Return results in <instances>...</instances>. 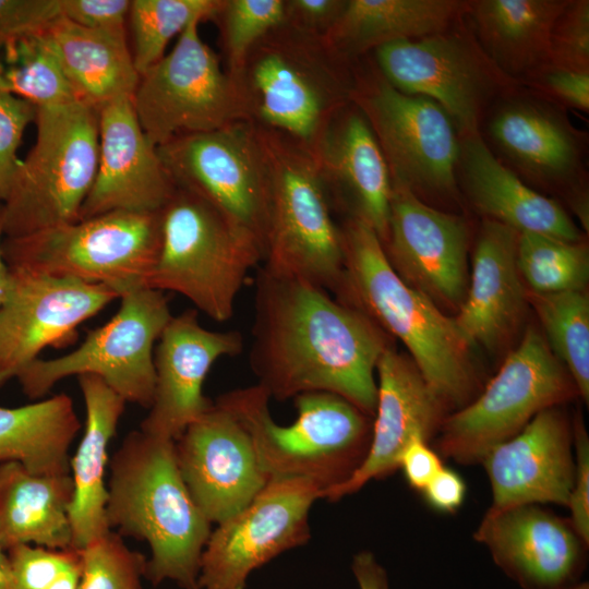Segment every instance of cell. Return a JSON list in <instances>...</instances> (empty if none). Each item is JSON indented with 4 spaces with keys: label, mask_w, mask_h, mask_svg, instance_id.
<instances>
[{
    "label": "cell",
    "mask_w": 589,
    "mask_h": 589,
    "mask_svg": "<svg viewBox=\"0 0 589 589\" xmlns=\"http://www.w3.org/2000/svg\"><path fill=\"white\" fill-rule=\"evenodd\" d=\"M161 245V213L115 211L4 238L9 267L106 286L119 297L146 288Z\"/></svg>",
    "instance_id": "obj_9"
},
{
    "label": "cell",
    "mask_w": 589,
    "mask_h": 589,
    "mask_svg": "<svg viewBox=\"0 0 589 589\" xmlns=\"http://www.w3.org/2000/svg\"><path fill=\"white\" fill-rule=\"evenodd\" d=\"M377 399L369 450L361 466L323 498L337 501L358 492L371 480L397 469L402 452L414 438L429 442L438 433L448 410L410 357L393 347L376 365Z\"/></svg>",
    "instance_id": "obj_23"
},
{
    "label": "cell",
    "mask_w": 589,
    "mask_h": 589,
    "mask_svg": "<svg viewBox=\"0 0 589 589\" xmlns=\"http://www.w3.org/2000/svg\"><path fill=\"white\" fill-rule=\"evenodd\" d=\"M520 276L536 293L584 290L589 278L585 242L538 233H519L516 254Z\"/></svg>",
    "instance_id": "obj_38"
},
{
    "label": "cell",
    "mask_w": 589,
    "mask_h": 589,
    "mask_svg": "<svg viewBox=\"0 0 589 589\" xmlns=\"http://www.w3.org/2000/svg\"><path fill=\"white\" fill-rule=\"evenodd\" d=\"M193 21L171 51L140 75L132 104L155 146L249 120L241 93Z\"/></svg>",
    "instance_id": "obj_14"
},
{
    "label": "cell",
    "mask_w": 589,
    "mask_h": 589,
    "mask_svg": "<svg viewBox=\"0 0 589 589\" xmlns=\"http://www.w3.org/2000/svg\"><path fill=\"white\" fill-rule=\"evenodd\" d=\"M254 310L250 365L271 398L328 392L374 416L376 365L390 345L373 321L323 288L261 267Z\"/></svg>",
    "instance_id": "obj_1"
},
{
    "label": "cell",
    "mask_w": 589,
    "mask_h": 589,
    "mask_svg": "<svg viewBox=\"0 0 589 589\" xmlns=\"http://www.w3.org/2000/svg\"><path fill=\"white\" fill-rule=\"evenodd\" d=\"M157 148L177 188L208 202L252 235L264 250L269 180L261 139L252 121L181 135Z\"/></svg>",
    "instance_id": "obj_15"
},
{
    "label": "cell",
    "mask_w": 589,
    "mask_h": 589,
    "mask_svg": "<svg viewBox=\"0 0 589 589\" xmlns=\"http://www.w3.org/2000/svg\"><path fill=\"white\" fill-rule=\"evenodd\" d=\"M86 420L83 437L70 460L73 498L69 508L72 548L82 550L110 529L106 518L105 471L108 446L116 434L125 400L94 374L77 376Z\"/></svg>",
    "instance_id": "obj_29"
},
{
    "label": "cell",
    "mask_w": 589,
    "mask_h": 589,
    "mask_svg": "<svg viewBox=\"0 0 589 589\" xmlns=\"http://www.w3.org/2000/svg\"><path fill=\"white\" fill-rule=\"evenodd\" d=\"M47 27L23 34L0 52V89L36 107L77 101Z\"/></svg>",
    "instance_id": "obj_35"
},
{
    "label": "cell",
    "mask_w": 589,
    "mask_h": 589,
    "mask_svg": "<svg viewBox=\"0 0 589 589\" xmlns=\"http://www.w3.org/2000/svg\"><path fill=\"white\" fill-rule=\"evenodd\" d=\"M70 473L36 474L17 461L0 464V543L72 548Z\"/></svg>",
    "instance_id": "obj_32"
},
{
    "label": "cell",
    "mask_w": 589,
    "mask_h": 589,
    "mask_svg": "<svg viewBox=\"0 0 589 589\" xmlns=\"http://www.w3.org/2000/svg\"><path fill=\"white\" fill-rule=\"evenodd\" d=\"M339 228L344 268L333 291L335 298L398 338L447 409L458 410L469 404L478 377L471 347L454 318L399 277L371 227L346 218Z\"/></svg>",
    "instance_id": "obj_2"
},
{
    "label": "cell",
    "mask_w": 589,
    "mask_h": 589,
    "mask_svg": "<svg viewBox=\"0 0 589 589\" xmlns=\"http://www.w3.org/2000/svg\"><path fill=\"white\" fill-rule=\"evenodd\" d=\"M332 209L387 235L392 181L378 143L362 112L350 103L310 149Z\"/></svg>",
    "instance_id": "obj_26"
},
{
    "label": "cell",
    "mask_w": 589,
    "mask_h": 589,
    "mask_svg": "<svg viewBox=\"0 0 589 589\" xmlns=\"http://www.w3.org/2000/svg\"><path fill=\"white\" fill-rule=\"evenodd\" d=\"M573 443V423L554 406L494 446L481 461L492 489L490 508L549 503L567 507L575 472Z\"/></svg>",
    "instance_id": "obj_25"
},
{
    "label": "cell",
    "mask_w": 589,
    "mask_h": 589,
    "mask_svg": "<svg viewBox=\"0 0 589 589\" xmlns=\"http://www.w3.org/2000/svg\"><path fill=\"white\" fill-rule=\"evenodd\" d=\"M519 232L484 219L479 230L470 285L454 317L472 348L498 347L520 324L528 302L517 267Z\"/></svg>",
    "instance_id": "obj_27"
},
{
    "label": "cell",
    "mask_w": 589,
    "mask_h": 589,
    "mask_svg": "<svg viewBox=\"0 0 589 589\" xmlns=\"http://www.w3.org/2000/svg\"><path fill=\"white\" fill-rule=\"evenodd\" d=\"M354 64L322 36L284 22L253 47L233 81L250 121L312 149L351 103Z\"/></svg>",
    "instance_id": "obj_4"
},
{
    "label": "cell",
    "mask_w": 589,
    "mask_h": 589,
    "mask_svg": "<svg viewBox=\"0 0 589 589\" xmlns=\"http://www.w3.org/2000/svg\"><path fill=\"white\" fill-rule=\"evenodd\" d=\"M218 0H132L130 49L141 75L165 56L169 41L193 21H211Z\"/></svg>",
    "instance_id": "obj_37"
},
{
    "label": "cell",
    "mask_w": 589,
    "mask_h": 589,
    "mask_svg": "<svg viewBox=\"0 0 589 589\" xmlns=\"http://www.w3.org/2000/svg\"><path fill=\"white\" fill-rule=\"evenodd\" d=\"M482 128L519 178L566 193L585 184L586 134L564 108L519 86L491 107Z\"/></svg>",
    "instance_id": "obj_20"
},
{
    "label": "cell",
    "mask_w": 589,
    "mask_h": 589,
    "mask_svg": "<svg viewBox=\"0 0 589 589\" xmlns=\"http://www.w3.org/2000/svg\"><path fill=\"white\" fill-rule=\"evenodd\" d=\"M370 55L395 88L436 103L459 137L480 134L491 107L520 86L484 53L466 17L446 32L393 41Z\"/></svg>",
    "instance_id": "obj_12"
},
{
    "label": "cell",
    "mask_w": 589,
    "mask_h": 589,
    "mask_svg": "<svg viewBox=\"0 0 589 589\" xmlns=\"http://www.w3.org/2000/svg\"><path fill=\"white\" fill-rule=\"evenodd\" d=\"M80 552L77 589H142L147 560L129 549L118 532L109 530Z\"/></svg>",
    "instance_id": "obj_40"
},
{
    "label": "cell",
    "mask_w": 589,
    "mask_h": 589,
    "mask_svg": "<svg viewBox=\"0 0 589 589\" xmlns=\"http://www.w3.org/2000/svg\"><path fill=\"white\" fill-rule=\"evenodd\" d=\"M77 101L98 111L120 98H132L140 74L127 32L95 31L61 16L46 28Z\"/></svg>",
    "instance_id": "obj_33"
},
{
    "label": "cell",
    "mask_w": 589,
    "mask_h": 589,
    "mask_svg": "<svg viewBox=\"0 0 589 589\" xmlns=\"http://www.w3.org/2000/svg\"><path fill=\"white\" fill-rule=\"evenodd\" d=\"M351 103L378 143L393 187L426 204L458 200L460 137L436 103L395 88L369 55L356 61Z\"/></svg>",
    "instance_id": "obj_10"
},
{
    "label": "cell",
    "mask_w": 589,
    "mask_h": 589,
    "mask_svg": "<svg viewBox=\"0 0 589 589\" xmlns=\"http://www.w3.org/2000/svg\"><path fill=\"white\" fill-rule=\"evenodd\" d=\"M473 538L524 589H569L585 568L588 545L564 518L540 504L489 508Z\"/></svg>",
    "instance_id": "obj_21"
},
{
    "label": "cell",
    "mask_w": 589,
    "mask_h": 589,
    "mask_svg": "<svg viewBox=\"0 0 589 589\" xmlns=\"http://www.w3.org/2000/svg\"><path fill=\"white\" fill-rule=\"evenodd\" d=\"M568 204L586 233L589 230V197L585 184L567 192Z\"/></svg>",
    "instance_id": "obj_52"
},
{
    "label": "cell",
    "mask_w": 589,
    "mask_h": 589,
    "mask_svg": "<svg viewBox=\"0 0 589 589\" xmlns=\"http://www.w3.org/2000/svg\"><path fill=\"white\" fill-rule=\"evenodd\" d=\"M161 213V245L146 288L189 299L218 323L235 313L262 244L199 195L177 188Z\"/></svg>",
    "instance_id": "obj_7"
},
{
    "label": "cell",
    "mask_w": 589,
    "mask_h": 589,
    "mask_svg": "<svg viewBox=\"0 0 589 589\" xmlns=\"http://www.w3.org/2000/svg\"><path fill=\"white\" fill-rule=\"evenodd\" d=\"M256 128L269 180L261 268L333 292L344 268L342 241L315 159L290 136Z\"/></svg>",
    "instance_id": "obj_6"
},
{
    "label": "cell",
    "mask_w": 589,
    "mask_h": 589,
    "mask_svg": "<svg viewBox=\"0 0 589 589\" xmlns=\"http://www.w3.org/2000/svg\"><path fill=\"white\" fill-rule=\"evenodd\" d=\"M443 467L441 456L422 438L412 440L399 461L409 486L420 492Z\"/></svg>",
    "instance_id": "obj_49"
},
{
    "label": "cell",
    "mask_w": 589,
    "mask_h": 589,
    "mask_svg": "<svg viewBox=\"0 0 589 589\" xmlns=\"http://www.w3.org/2000/svg\"><path fill=\"white\" fill-rule=\"evenodd\" d=\"M109 529L146 541L145 577L199 589L201 556L212 522L192 498L178 468L175 441L130 432L110 459Z\"/></svg>",
    "instance_id": "obj_3"
},
{
    "label": "cell",
    "mask_w": 589,
    "mask_h": 589,
    "mask_svg": "<svg viewBox=\"0 0 589 589\" xmlns=\"http://www.w3.org/2000/svg\"><path fill=\"white\" fill-rule=\"evenodd\" d=\"M468 244L464 217L392 185L388 228L382 245L406 284L436 305L459 308L469 286Z\"/></svg>",
    "instance_id": "obj_19"
},
{
    "label": "cell",
    "mask_w": 589,
    "mask_h": 589,
    "mask_svg": "<svg viewBox=\"0 0 589 589\" xmlns=\"http://www.w3.org/2000/svg\"><path fill=\"white\" fill-rule=\"evenodd\" d=\"M573 436L575 472L567 507L573 527L589 544V437L580 416L574 419Z\"/></svg>",
    "instance_id": "obj_46"
},
{
    "label": "cell",
    "mask_w": 589,
    "mask_h": 589,
    "mask_svg": "<svg viewBox=\"0 0 589 589\" xmlns=\"http://www.w3.org/2000/svg\"><path fill=\"white\" fill-rule=\"evenodd\" d=\"M569 0H471L466 22L490 60L520 83L548 65L553 28Z\"/></svg>",
    "instance_id": "obj_30"
},
{
    "label": "cell",
    "mask_w": 589,
    "mask_h": 589,
    "mask_svg": "<svg viewBox=\"0 0 589 589\" xmlns=\"http://www.w3.org/2000/svg\"><path fill=\"white\" fill-rule=\"evenodd\" d=\"M130 0H59L60 16L85 28L127 32Z\"/></svg>",
    "instance_id": "obj_47"
},
{
    "label": "cell",
    "mask_w": 589,
    "mask_h": 589,
    "mask_svg": "<svg viewBox=\"0 0 589 589\" xmlns=\"http://www.w3.org/2000/svg\"><path fill=\"white\" fill-rule=\"evenodd\" d=\"M177 187L136 117L132 98L99 110L97 172L80 219L127 211L159 212Z\"/></svg>",
    "instance_id": "obj_24"
},
{
    "label": "cell",
    "mask_w": 589,
    "mask_h": 589,
    "mask_svg": "<svg viewBox=\"0 0 589 589\" xmlns=\"http://www.w3.org/2000/svg\"><path fill=\"white\" fill-rule=\"evenodd\" d=\"M549 67L589 73V1L569 0L551 36Z\"/></svg>",
    "instance_id": "obj_41"
},
{
    "label": "cell",
    "mask_w": 589,
    "mask_h": 589,
    "mask_svg": "<svg viewBox=\"0 0 589 589\" xmlns=\"http://www.w3.org/2000/svg\"><path fill=\"white\" fill-rule=\"evenodd\" d=\"M219 32L226 71L235 77L253 47L285 21V0H218L211 17Z\"/></svg>",
    "instance_id": "obj_39"
},
{
    "label": "cell",
    "mask_w": 589,
    "mask_h": 589,
    "mask_svg": "<svg viewBox=\"0 0 589 589\" xmlns=\"http://www.w3.org/2000/svg\"><path fill=\"white\" fill-rule=\"evenodd\" d=\"M249 431L269 480L303 479L324 493L346 480L366 457L372 418L346 398L328 392L296 396L297 419L277 424L268 394L257 384L218 397Z\"/></svg>",
    "instance_id": "obj_5"
},
{
    "label": "cell",
    "mask_w": 589,
    "mask_h": 589,
    "mask_svg": "<svg viewBox=\"0 0 589 589\" xmlns=\"http://www.w3.org/2000/svg\"><path fill=\"white\" fill-rule=\"evenodd\" d=\"M576 394L545 338L529 327L484 389L446 417L436 452L461 465L481 464L494 446L520 432L539 412Z\"/></svg>",
    "instance_id": "obj_11"
},
{
    "label": "cell",
    "mask_w": 589,
    "mask_h": 589,
    "mask_svg": "<svg viewBox=\"0 0 589 589\" xmlns=\"http://www.w3.org/2000/svg\"><path fill=\"white\" fill-rule=\"evenodd\" d=\"M323 489L309 480H269L240 512L218 524L201 556L199 589H244L256 568L310 539L309 512Z\"/></svg>",
    "instance_id": "obj_16"
},
{
    "label": "cell",
    "mask_w": 589,
    "mask_h": 589,
    "mask_svg": "<svg viewBox=\"0 0 589 589\" xmlns=\"http://www.w3.org/2000/svg\"><path fill=\"white\" fill-rule=\"evenodd\" d=\"M197 315L196 310L172 315L158 339L153 402L140 428L147 434L176 441L212 404L203 395L212 365L243 348L239 332L209 330Z\"/></svg>",
    "instance_id": "obj_22"
},
{
    "label": "cell",
    "mask_w": 589,
    "mask_h": 589,
    "mask_svg": "<svg viewBox=\"0 0 589 589\" xmlns=\"http://www.w3.org/2000/svg\"><path fill=\"white\" fill-rule=\"evenodd\" d=\"M2 239H3V231H2V224H1V207H0V308L4 300L7 283H8V273H9V267L5 264L2 256V252H1Z\"/></svg>",
    "instance_id": "obj_55"
},
{
    "label": "cell",
    "mask_w": 589,
    "mask_h": 589,
    "mask_svg": "<svg viewBox=\"0 0 589 589\" xmlns=\"http://www.w3.org/2000/svg\"><path fill=\"white\" fill-rule=\"evenodd\" d=\"M544 328L546 342L589 400V299L584 290L527 294Z\"/></svg>",
    "instance_id": "obj_36"
},
{
    "label": "cell",
    "mask_w": 589,
    "mask_h": 589,
    "mask_svg": "<svg viewBox=\"0 0 589 589\" xmlns=\"http://www.w3.org/2000/svg\"><path fill=\"white\" fill-rule=\"evenodd\" d=\"M352 572L360 589H389L384 568L370 552L363 551L354 556Z\"/></svg>",
    "instance_id": "obj_51"
},
{
    "label": "cell",
    "mask_w": 589,
    "mask_h": 589,
    "mask_svg": "<svg viewBox=\"0 0 589 589\" xmlns=\"http://www.w3.org/2000/svg\"><path fill=\"white\" fill-rule=\"evenodd\" d=\"M468 9L467 0H348L323 38L336 55L354 62L383 45L446 32Z\"/></svg>",
    "instance_id": "obj_31"
},
{
    "label": "cell",
    "mask_w": 589,
    "mask_h": 589,
    "mask_svg": "<svg viewBox=\"0 0 589 589\" xmlns=\"http://www.w3.org/2000/svg\"><path fill=\"white\" fill-rule=\"evenodd\" d=\"M569 589H589V585L588 582H580V584H576Z\"/></svg>",
    "instance_id": "obj_56"
},
{
    "label": "cell",
    "mask_w": 589,
    "mask_h": 589,
    "mask_svg": "<svg viewBox=\"0 0 589 589\" xmlns=\"http://www.w3.org/2000/svg\"><path fill=\"white\" fill-rule=\"evenodd\" d=\"M7 554L19 589H47L63 573L81 564V552L74 548L19 544Z\"/></svg>",
    "instance_id": "obj_42"
},
{
    "label": "cell",
    "mask_w": 589,
    "mask_h": 589,
    "mask_svg": "<svg viewBox=\"0 0 589 589\" xmlns=\"http://www.w3.org/2000/svg\"><path fill=\"white\" fill-rule=\"evenodd\" d=\"M80 429L73 401L64 393L0 407V464L17 461L36 474L70 473L69 448Z\"/></svg>",
    "instance_id": "obj_34"
},
{
    "label": "cell",
    "mask_w": 589,
    "mask_h": 589,
    "mask_svg": "<svg viewBox=\"0 0 589 589\" xmlns=\"http://www.w3.org/2000/svg\"><path fill=\"white\" fill-rule=\"evenodd\" d=\"M119 311L89 330L73 351L36 359L17 376L31 399L47 395L62 378L94 374L125 402L149 409L155 390L154 345L172 314L163 291L140 288L120 297Z\"/></svg>",
    "instance_id": "obj_13"
},
{
    "label": "cell",
    "mask_w": 589,
    "mask_h": 589,
    "mask_svg": "<svg viewBox=\"0 0 589 589\" xmlns=\"http://www.w3.org/2000/svg\"><path fill=\"white\" fill-rule=\"evenodd\" d=\"M422 493L429 506L441 513L453 514L464 503L466 483L456 471L443 467Z\"/></svg>",
    "instance_id": "obj_50"
},
{
    "label": "cell",
    "mask_w": 589,
    "mask_h": 589,
    "mask_svg": "<svg viewBox=\"0 0 589 589\" xmlns=\"http://www.w3.org/2000/svg\"><path fill=\"white\" fill-rule=\"evenodd\" d=\"M519 85L564 109L589 110V73L545 65Z\"/></svg>",
    "instance_id": "obj_44"
},
{
    "label": "cell",
    "mask_w": 589,
    "mask_h": 589,
    "mask_svg": "<svg viewBox=\"0 0 589 589\" xmlns=\"http://www.w3.org/2000/svg\"><path fill=\"white\" fill-rule=\"evenodd\" d=\"M37 107L0 89V203L10 191L20 165L17 151L24 132L35 121Z\"/></svg>",
    "instance_id": "obj_43"
},
{
    "label": "cell",
    "mask_w": 589,
    "mask_h": 589,
    "mask_svg": "<svg viewBox=\"0 0 589 589\" xmlns=\"http://www.w3.org/2000/svg\"><path fill=\"white\" fill-rule=\"evenodd\" d=\"M36 139L20 161L0 203L4 238H17L80 220L94 183L99 111L74 101L37 107Z\"/></svg>",
    "instance_id": "obj_8"
},
{
    "label": "cell",
    "mask_w": 589,
    "mask_h": 589,
    "mask_svg": "<svg viewBox=\"0 0 589 589\" xmlns=\"http://www.w3.org/2000/svg\"><path fill=\"white\" fill-rule=\"evenodd\" d=\"M0 589H19L8 554L0 543Z\"/></svg>",
    "instance_id": "obj_53"
},
{
    "label": "cell",
    "mask_w": 589,
    "mask_h": 589,
    "mask_svg": "<svg viewBox=\"0 0 589 589\" xmlns=\"http://www.w3.org/2000/svg\"><path fill=\"white\" fill-rule=\"evenodd\" d=\"M60 16L59 0H0V52L12 39Z\"/></svg>",
    "instance_id": "obj_45"
},
{
    "label": "cell",
    "mask_w": 589,
    "mask_h": 589,
    "mask_svg": "<svg viewBox=\"0 0 589 589\" xmlns=\"http://www.w3.org/2000/svg\"><path fill=\"white\" fill-rule=\"evenodd\" d=\"M348 0H285L286 23L324 37L342 14Z\"/></svg>",
    "instance_id": "obj_48"
},
{
    "label": "cell",
    "mask_w": 589,
    "mask_h": 589,
    "mask_svg": "<svg viewBox=\"0 0 589 589\" xmlns=\"http://www.w3.org/2000/svg\"><path fill=\"white\" fill-rule=\"evenodd\" d=\"M457 180L485 219L519 233L581 241L578 227L562 205L526 184L493 153L481 133L460 137Z\"/></svg>",
    "instance_id": "obj_28"
},
{
    "label": "cell",
    "mask_w": 589,
    "mask_h": 589,
    "mask_svg": "<svg viewBox=\"0 0 589 589\" xmlns=\"http://www.w3.org/2000/svg\"><path fill=\"white\" fill-rule=\"evenodd\" d=\"M116 299L103 285L9 267L0 308V388L45 348L73 344L77 327Z\"/></svg>",
    "instance_id": "obj_17"
},
{
    "label": "cell",
    "mask_w": 589,
    "mask_h": 589,
    "mask_svg": "<svg viewBox=\"0 0 589 589\" xmlns=\"http://www.w3.org/2000/svg\"><path fill=\"white\" fill-rule=\"evenodd\" d=\"M81 564L63 573L47 589H77Z\"/></svg>",
    "instance_id": "obj_54"
},
{
    "label": "cell",
    "mask_w": 589,
    "mask_h": 589,
    "mask_svg": "<svg viewBox=\"0 0 589 589\" xmlns=\"http://www.w3.org/2000/svg\"><path fill=\"white\" fill-rule=\"evenodd\" d=\"M175 450L192 498L212 524L240 512L268 482L249 431L219 399L187 426Z\"/></svg>",
    "instance_id": "obj_18"
}]
</instances>
